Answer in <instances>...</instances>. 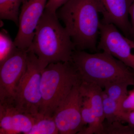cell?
I'll use <instances>...</instances> for the list:
<instances>
[{
	"instance_id": "ba28073f",
	"label": "cell",
	"mask_w": 134,
	"mask_h": 134,
	"mask_svg": "<svg viewBox=\"0 0 134 134\" xmlns=\"http://www.w3.org/2000/svg\"><path fill=\"white\" fill-rule=\"evenodd\" d=\"M27 53L18 48L0 65V104L14 105L16 91L26 70Z\"/></svg>"
},
{
	"instance_id": "9c48e42d",
	"label": "cell",
	"mask_w": 134,
	"mask_h": 134,
	"mask_svg": "<svg viewBox=\"0 0 134 134\" xmlns=\"http://www.w3.org/2000/svg\"><path fill=\"white\" fill-rule=\"evenodd\" d=\"M47 2V0H23L19 16V29L14 40L18 48L29 49Z\"/></svg>"
},
{
	"instance_id": "5bb4252c",
	"label": "cell",
	"mask_w": 134,
	"mask_h": 134,
	"mask_svg": "<svg viewBox=\"0 0 134 134\" xmlns=\"http://www.w3.org/2000/svg\"><path fill=\"white\" fill-rule=\"evenodd\" d=\"M23 0H0V18L10 20L17 26L19 23V8Z\"/></svg>"
},
{
	"instance_id": "9a60e30c",
	"label": "cell",
	"mask_w": 134,
	"mask_h": 134,
	"mask_svg": "<svg viewBox=\"0 0 134 134\" xmlns=\"http://www.w3.org/2000/svg\"><path fill=\"white\" fill-rule=\"evenodd\" d=\"M103 108L105 119L108 123L114 121H121L122 113L120 103L112 99L103 91Z\"/></svg>"
},
{
	"instance_id": "44dd1931",
	"label": "cell",
	"mask_w": 134,
	"mask_h": 134,
	"mask_svg": "<svg viewBox=\"0 0 134 134\" xmlns=\"http://www.w3.org/2000/svg\"><path fill=\"white\" fill-rule=\"evenodd\" d=\"M121 122H127L128 125L134 127V111L123 113Z\"/></svg>"
},
{
	"instance_id": "8fae6325",
	"label": "cell",
	"mask_w": 134,
	"mask_h": 134,
	"mask_svg": "<svg viewBox=\"0 0 134 134\" xmlns=\"http://www.w3.org/2000/svg\"><path fill=\"white\" fill-rule=\"evenodd\" d=\"M34 117L23 112L11 104H0V134H29Z\"/></svg>"
},
{
	"instance_id": "e0dca14e",
	"label": "cell",
	"mask_w": 134,
	"mask_h": 134,
	"mask_svg": "<svg viewBox=\"0 0 134 134\" xmlns=\"http://www.w3.org/2000/svg\"><path fill=\"white\" fill-rule=\"evenodd\" d=\"M7 32L2 30L0 32V65L8 59L17 50Z\"/></svg>"
},
{
	"instance_id": "ffe728a7",
	"label": "cell",
	"mask_w": 134,
	"mask_h": 134,
	"mask_svg": "<svg viewBox=\"0 0 134 134\" xmlns=\"http://www.w3.org/2000/svg\"><path fill=\"white\" fill-rule=\"evenodd\" d=\"M68 0H48L45 10L54 13H56L58 9L65 4Z\"/></svg>"
},
{
	"instance_id": "52a82bcc",
	"label": "cell",
	"mask_w": 134,
	"mask_h": 134,
	"mask_svg": "<svg viewBox=\"0 0 134 134\" xmlns=\"http://www.w3.org/2000/svg\"><path fill=\"white\" fill-rule=\"evenodd\" d=\"M81 83L73 87L54 113L53 117L59 134H79L86 127L81 112L83 101L79 88Z\"/></svg>"
},
{
	"instance_id": "277c9868",
	"label": "cell",
	"mask_w": 134,
	"mask_h": 134,
	"mask_svg": "<svg viewBox=\"0 0 134 134\" xmlns=\"http://www.w3.org/2000/svg\"><path fill=\"white\" fill-rule=\"evenodd\" d=\"M81 82L72 62L54 63L47 65L41 75L40 113L53 116L73 87Z\"/></svg>"
},
{
	"instance_id": "7402d4cb",
	"label": "cell",
	"mask_w": 134,
	"mask_h": 134,
	"mask_svg": "<svg viewBox=\"0 0 134 134\" xmlns=\"http://www.w3.org/2000/svg\"><path fill=\"white\" fill-rule=\"evenodd\" d=\"M129 15L131 17V36L132 39L134 40V2L130 9Z\"/></svg>"
},
{
	"instance_id": "6da1fadb",
	"label": "cell",
	"mask_w": 134,
	"mask_h": 134,
	"mask_svg": "<svg viewBox=\"0 0 134 134\" xmlns=\"http://www.w3.org/2000/svg\"><path fill=\"white\" fill-rule=\"evenodd\" d=\"M100 4L99 0H68L57 10L76 50L99 52Z\"/></svg>"
},
{
	"instance_id": "ac0fdd59",
	"label": "cell",
	"mask_w": 134,
	"mask_h": 134,
	"mask_svg": "<svg viewBox=\"0 0 134 134\" xmlns=\"http://www.w3.org/2000/svg\"><path fill=\"white\" fill-rule=\"evenodd\" d=\"M102 134H134V127L128 125L125 126L118 121L108 123L105 120Z\"/></svg>"
},
{
	"instance_id": "d6986e66",
	"label": "cell",
	"mask_w": 134,
	"mask_h": 134,
	"mask_svg": "<svg viewBox=\"0 0 134 134\" xmlns=\"http://www.w3.org/2000/svg\"><path fill=\"white\" fill-rule=\"evenodd\" d=\"M122 114L134 111V88L128 91L127 95L120 103Z\"/></svg>"
},
{
	"instance_id": "30bf717a",
	"label": "cell",
	"mask_w": 134,
	"mask_h": 134,
	"mask_svg": "<svg viewBox=\"0 0 134 134\" xmlns=\"http://www.w3.org/2000/svg\"><path fill=\"white\" fill-rule=\"evenodd\" d=\"M101 21L115 25L126 37L132 39L131 24L129 16L134 0H99Z\"/></svg>"
},
{
	"instance_id": "8992f818",
	"label": "cell",
	"mask_w": 134,
	"mask_h": 134,
	"mask_svg": "<svg viewBox=\"0 0 134 134\" xmlns=\"http://www.w3.org/2000/svg\"><path fill=\"white\" fill-rule=\"evenodd\" d=\"M99 51L109 53L134 72V40L120 32L112 24L100 20Z\"/></svg>"
},
{
	"instance_id": "2e32d148",
	"label": "cell",
	"mask_w": 134,
	"mask_h": 134,
	"mask_svg": "<svg viewBox=\"0 0 134 134\" xmlns=\"http://www.w3.org/2000/svg\"><path fill=\"white\" fill-rule=\"evenodd\" d=\"M132 84L126 81H118L107 84L104 91L110 98L121 103L127 95L128 87Z\"/></svg>"
},
{
	"instance_id": "3957f363",
	"label": "cell",
	"mask_w": 134,
	"mask_h": 134,
	"mask_svg": "<svg viewBox=\"0 0 134 134\" xmlns=\"http://www.w3.org/2000/svg\"><path fill=\"white\" fill-rule=\"evenodd\" d=\"M72 62L81 81L96 84L103 89L107 84L118 81H127L134 85L133 70L106 52L90 53L75 50Z\"/></svg>"
},
{
	"instance_id": "4fadbf2b",
	"label": "cell",
	"mask_w": 134,
	"mask_h": 134,
	"mask_svg": "<svg viewBox=\"0 0 134 134\" xmlns=\"http://www.w3.org/2000/svg\"><path fill=\"white\" fill-rule=\"evenodd\" d=\"M33 117V125L29 134H59L53 116L43 115L39 113Z\"/></svg>"
},
{
	"instance_id": "7c38bea8",
	"label": "cell",
	"mask_w": 134,
	"mask_h": 134,
	"mask_svg": "<svg viewBox=\"0 0 134 134\" xmlns=\"http://www.w3.org/2000/svg\"><path fill=\"white\" fill-rule=\"evenodd\" d=\"M79 88L82 96L89 99L99 125L103 128L105 119L103 111V88L96 84L83 81Z\"/></svg>"
},
{
	"instance_id": "7a4b0ae2",
	"label": "cell",
	"mask_w": 134,
	"mask_h": 134,
	"mask_svg": "<svg viewBox=\"0 0 134 134\" xmlns=\"http://www.w3.org/2000/svg\"><path fill=\"white\" fill-rule=\"evenodd\" d=\"M75 50L69 34L60 24L57 13L45 9L28 51L36 54L43 70L50 63L72 62Z\"/></svg>"
},
{
	"instance_id": "5b68a950",
	"label": "cell",
	"mask_w": 134,
	"mask_h": 134,
	"mask_svg": "<svg viewBox=\"0 0 134 134\" xmlns=\"http://www.w3.org/2000/svg\"><path fill=\"white\" fill-rule=\"evenodd\" d=\"M43 70L36 54L32 51H28L26 70L16 91L14 105L21 111L32 116L39 113Z\"/></svg>"
}]
</instances>
